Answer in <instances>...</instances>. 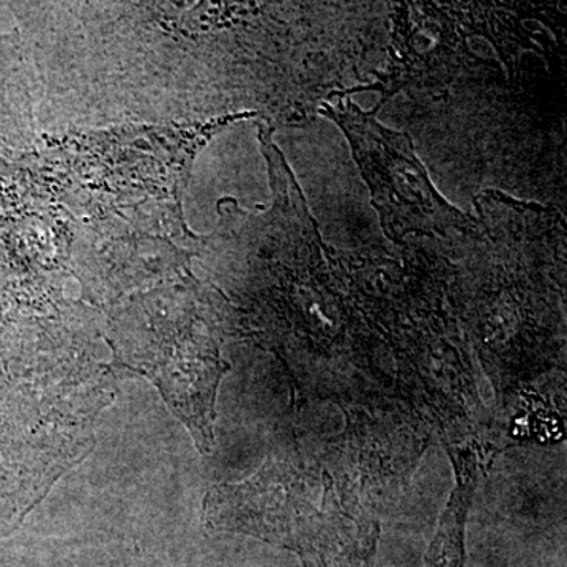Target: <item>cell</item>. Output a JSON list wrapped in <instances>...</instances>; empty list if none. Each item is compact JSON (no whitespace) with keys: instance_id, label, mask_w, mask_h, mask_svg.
Returning a JSON list of instances; mask_svg holds the SVG:
<instances>
[{"instance_id":"cell-2","label":"cell","mask_w":567,"mask_h":567,"mask_svg":"<svg viewBox=\"0 0 567 567\" xmlns=\"http://www.w3.org/2000/svg\"><path fill=\"white\" fill-rule=\"evenodd\" d=\"M322 112L346 133L383 230L394 244L409 234L445 237L464 229L465 216L436 192L409 134L386 128L375 112L361 111L349 99L323 104Z\"/></svg>"},{"instance_id":"cell-3","label":"cell","mask_w":567,"mask_h":567,"mask_svg":"<svg viewBox=\"0 0 567 567\" xmlns=\"http://www.w3.org/2000/svg\"><path fill=\"white\" fill-rule=\"evenodd\" d=\"M450 454L456 468L457 484L440 520L434 543L429 548L425 567H464L465 524L476 486V462L475 457L461 453V450H450Z\"/></svg>"},{"instance_id":"cell-1","label":"cell","mask_w":567,"mask_h":567,"mask_svg":"<svg viewBox=\"0 0 567 567\" xmlns=\"http://www.w3.org/2000/svg\"><path fill=\"white\" fill-rule=\"evenodd\" d=\"M208 527L289 548L306 567H372L377 528L342 503L328 475L270 462L244 483L207 494Z\"/></svg>"}]
</instances>
